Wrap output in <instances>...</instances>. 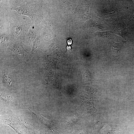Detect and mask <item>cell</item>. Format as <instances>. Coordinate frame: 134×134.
<instances>
[{
	"label": "cell",
	"instance_id": "1",
	"mask_svg": "<svg viewBox=\"0 0 134 134\" xmlns=\"http://www.w3.org/2000/svg\"><path fill=\"white\" fill-rule=\"evenodd\" d=\"M11 26V29L13 34L20 38H21L23 34V28L20 25L16 24H12Z\"/></svg>",
	"mask_w": 134,
	"mask_h": 134
},
{
	"label": "cell",
	"instance_id": "2",
	"mask_svg": "<svg viewBox=\"0 0 134 134\" xmlns=\"http://www.w3.org/2000/svg\"><path fill=\"white\" fill-rule=\"evenodd\" d=\"M3 82L7 87L12 86L13 81L9 74L6 73L3 74L2 76Z\"/></svg>",
	"mask_w": 134,
	"mask_h": 134
},
{
	"label": "cell",
	"instance_id": "3",
	"mask_svg": "<svg viewBox=\"0 0 134 134\" xmlns=\"http://www.w3.org/2000/svg\"><path fill=\"white\" fill-rule=\"evenodd\" d=\"M89 5L83 7L81 10V15L82 19L84 20H87L90 18L89 8Z\"/></svg>",
	"mask_w": 134,
	"mask_h": 134
},
{
	"label": "cell",
	"instance_id": "4",
	"mask_svg": "<svg viewBox=\"0 0 134 134\" xmlns=\"http://www.w3.org/2000/svg\"><path fill=\"white\" fill-rule=\"evenodd\" d=\"M124 42L123 41L118 43L113 42L112 43L111 49L112 51L115 53H119L120 51L121 47Z\"/></svg>",
	"mask_w": 134,
	"mask_h": 134
},
{
	"label": "cell",
	"instance_id": "5",
	"mask_svg": "<svg viewBox=\"0 0 134 134\" xmlns=\"http://www.w3.org/2000/svg\"><path fill=\"white\" fill-rule=\"evenodd\" d=\"M102 134H117L116 131L113 130L111 127L105 124L101 130Z\"/></svg>",
	"mask_w": 134,
	"mask_h": 134
},
{
	"label": "cell",
	"instance_id": "6",
	"mask_svg": "<svg viewBox=\"0 0 134 134\" xmlns=\"http://www.w3.org/2000/svg\"><path fill=\"white\" fill-rule=\"evenodd\" d=\"M20 15H27L30 17L31 15L27 9L24 7H17L13 9Z\"/></svg>",
	"mask_w": 134,
	"mask_h": 134
},
{
	"label": "cell",
	"instance_id": "7",
	"mask_svg": "<svg viewBox=\"0 0 134 134\" xmlns=\"http://www.w3.org/2000/svg\"><path fill=\"white\" fill-rule=\"evenodd\" d=\"M37 29H34V28L31 29L30 30L29 34V39L33 41L36 38Z\"/></svg>",
	"mask_w": 134,
	"mask_h": 134
},
{
	"label": "cell",
	"instance_id": "8",
	"mask_svg": "<svg viewBox=\"0 0 134 134\" xmlns=\"http://www.w3.org/2000/svg\"><path fill=\"white\" fill-rule=\"evenodd\" d=\"M79 118L78 115L75 116L71 118L67 122V125L70 126L74 124L78 120Z\"/></svg>",
	"mask_w": 134,
	"mask_h": 134
},
{
	"label": "cell",
	"instance_id": "9",
	"mask_svg": "<svg viewBox=\"0 0 134 134\" xmlns=\"http://www.w3.org/2000/svg\"><path fill=\"white\" fill-rule=\"evenodd\" d=\"M40 43V40L39 38L37 37L34 41L32 52H34L36 49L39 47Z\"/></svg>",
	"mask_w": 134,
	"mask_h": 134
},
{
	"label": "cell",
	"instance_id": "10",
	"mask_svg": "<svg viewBox=\"0 0 134 134\" xmlns=\"http://www.w3.org/2000/svg\"><path fill=\"white\" fill-rule=\"evenodd\" d=\"M1 99L4 101L8 103H13V100L11 96L6 95H3L1 96Z\"/></svg>",
	"mask_w": 134,
	"mask_h": 134
},
{
	"label": "cell",
	"instance_id": "11",
	"mask_svg": "<svg viewBox=\"0 0 134 134\" xmlns=\"http://www.w3.org/2000/svg\"><path fill=\"white\" fill-rule=\"evenodd\" d=\"M8 39L7 37L5 35H3L0 36V41L1 43L7 42Z\"/></svg>",
	"mask_w": 134,
	"mask_h": 134
},
{
	"label": "cell",
	"instance_id": "12",
	"mask_svg": "<svg viewBox=\"0 0 134 134\" xmlns=\"http://www.w3.org/2000/svg\"><path fill=\"white\" fill-rule=\"evenodd\" d=\"M67 44L69 45H70L72 44V40L71 39H69L67 41Z\"/></svg>",
	"mask_w": 134,
	"mask_h": 134
},
{
	"label": "cell",
	"instance_id": "13",
	"mask_svg": "<svg viewBox=\"0 0 134 134\" xmlns=\"http://www.w3.org/2000/svg\"><path fill=\"white\" fill-rule=\"evenodd\" d=\"M67 50L68 51H70L71 50V47L70 46H67Z\"/></svg>",
	"mask_w": 134,
	"mask_h": 134
},
{
	"label": "cell",
	"instance_id": "14",
	"mask_svg": "<svg viewBox=\"0 0 134 134\" xmlns=\"http://www.w3.org/2000/svg\"><path fill=\"white\" fill-rule=\"evenodd\" d=\"M79 134H84V133H80Z\"/></svg>",
	"mask_w": 134,
	"mask_h": 134
}]
</instances>
